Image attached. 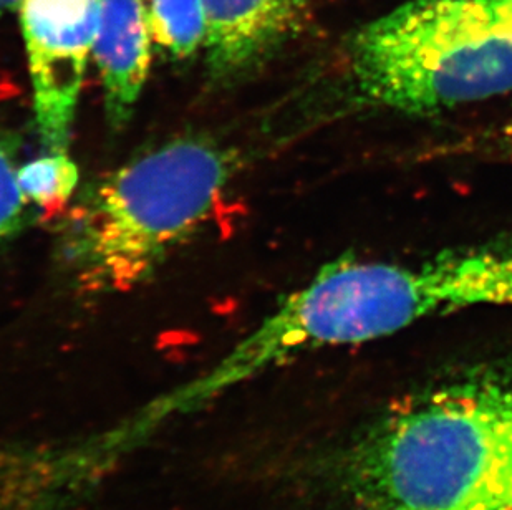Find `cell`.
<instances>
[{"label": "cell", "instance_id": "2", "mask_svg": "<svg viewBox=\"0 0 512 510\" xmlns=\"http://www.w3.org/2000/svg\"><path fill=\"white\" fill-rule=\"evenodd\" d=\"M347 476L372 510H512V368L464 376L382 419Z\"/></svg>", "mask_w": 512, "mask_h": 510}, {"label": "cell", "instance_id": "9", "mask_svg": "<svg viewBox=\"0 0 512 510\" xmlns=\"http://www.w3.org/2000/svg\"><path fill=\"white\" fill-rule=\"evenodd\" d=\"M78 166L68 151L54 153L22 164L19 171L20 188L30 204L45 207L65 203L78 186Z\"/></svg>", "mask_w": 512, "mask_h": 510}, {"label": "cell", "instance_id": "4", "mask_svg": "<svg viewBox=\"0 0 512 510\" xmlns=\"http://www.w3.org/2000/svg\"><path fill=\"white\" fill-rule=\"evenodd\" d=\"M343 108L436 116L512 92V0H408L343 50Z\"/></svg>", "mask_w": 512, "mask_h": 510}, {"label": "cell", "instance_id": "11", "mask_svg": "<svg viewBox=\"0 0 512 510\" xmlns=\"http://www.w3.org/2000/svg\"><path fill=\"white\" fill-rule=\"evenodd\" d=\"M20 2L22 0H0V19L9 14L10 10L19 9Z\"/></svg>", "mask_w": 512, "mask_h": 510}, {"label": "cell", "instance_id": "7", "mask_svg": "<svg viewBox=\"0 0 512 510\" xmlns=\"http://www.w3.org/2000/svg\"><path fill=\"white\" fill-rule=\"evenodd\" d=\"M151 45L143 0H100L92 58L112 130H123L135 113L150 75Z\"/></svg>", "mask_w": 512, "mask_h": 510}, {"label": "cell", "instance_id": "3", "mask_svg": "<svg viewBox=\"0 0 512 510\" xmlns=\"http://www.w3.org/2000/svg\"><path fill=\"white\" fill-rule=\"evenodd\" d=\"M241 164L234 146L184 135L88 186L62 227L60 255L82 294L128 292L208 221Z\"/></svg>", "mask_w": 512, "mask_h": 510}, {"label": "cell", "instance_id": "6", "mask_svg": "<svg viewBox=\"0 0 512 510\" xmlns=\"http://www.w3.org/2000/svg\"><path fill=\"white\" fill-rule=\"evenodd\" d=\"M208 82L228 90L259 72L310 20L309 0H203Z\"/></svg>", "mask_w": 512, "mask_h": 510}, {"label": "cell", "instance_id": "12", "mask_svg": "<svg viewBox=\"0 0 512 510\" xmlns=\"http://www.w3.org/2000/svg\"><path fill=\"white\" fill-rule=\"evenodd\" d=\"M504 140H506V146H508V150L512 154V116L508 125H506V130H504Z\"/></svg>", "mask_w": 512, "mask_h": 510}, {"label": "cell", "instance_id": "1", "mask_svg": "<svg viewBox=\"0 0 512 510\" xmlns=\"http://www.w3.org/2000/svg\"><path fill=\"white\" fill-rule=\"evenodd\" d=\"M512 307V241L420 262L340 257L242 338L208 371L228 391L304 353L373 342L435 315Z\"/></svg>", "mask_w": 512, "mask_h": 510}, {"label": "cell", "instance_id": "5", "mask_svg": "<svg viewBox=\"0 0 512 510\" xmlns=\"http://www.w3.org/2000/svg\"><path fill=\"white\" fill-rule=\"evenodd\" d=\"M17 10L40 141L45 151L65 153L97 35L100 0H22Z\"/></svg>", "mask_w": 512, "mask_h": 510}, {"label": "cell", "instance_id": "8", "mask_svg": "<svg viewBox=\"0 0 512 510\" xmlns=\"http://www.w3.org/2000/svg\"><path fill=\"white\" fill-rule=\"evenodd\" d=\"M153 44L176 60L193 57L206 39L203 0H143Z\"/></svg>", "mask_w": 512, "mask_h": 510}, {"label": "cell", "instance_id": "10", "mask_svg": "<svg viewBox=\"0 0 512 510\" xmlns=\"http://www.w3.org/2000/svg\"><path fill=\"white\" fill-rule=\"evenodd\" d=\"M20 140L0 128V242L24 231L30 217L29 199L20 188Z\"/></svg>", "mask_w": 512, "mask_h": 510}]
</instances>
